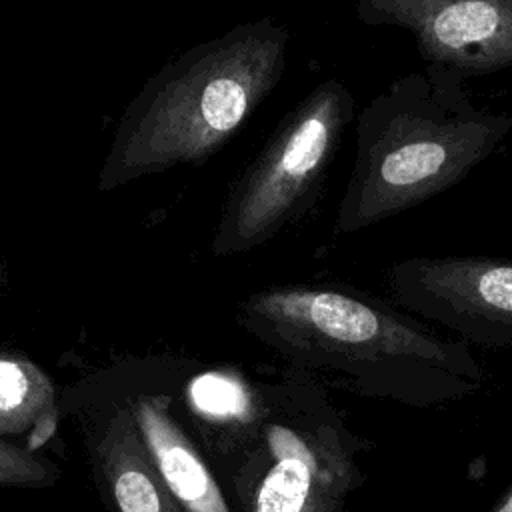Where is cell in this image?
Here are the masks:
<instances>
[{"label":"cell","instance_id":"obj_10","mask_svg":"<svg viewBox=\"0 0 512 512\" xmlns=\"http://www.w3.org/2000/svg\"><path fill=\"white\" fill-rule=\"evenodd\" d=\"M56 426V388L48 374L24 354L0 350V438L26 436V448L36 452Z\"/></svg>","mask_w":512,"mask_h":512},{"label":"cell","instance_id":"obj_6","mask_svg":"<svg viewBox=\"0 0 512 512\" xmlns=\"http://www.w3.org/2000/svg\"><path fill=\"white\" fill-rule=\"evenodd\" d=\"M404 312L464 344L512 346V256H410L386 270Z\"/></svg>","mask_w":512,"mask_h":512},{"label":"cell","instance_id":"obj_2","mask_svg":"<svg viewBox=\"0 0 512 512\" xmlns=\"http://www.w3.org/2000/svg\"><path fill=\"white\" fill-rule=\"evenodd\" d=\"M464 76L438 64L394 78L356 116V154L336 230L352 234L464 180L512 132V114L478 108Z\"/></svg>","mask_w":512,"mask_h":512},{"label":"cell","instance_id":"obj_3","mask_svg":"<svg viewBox=\"0 0 512 512\" xmlns=\"http://www.w3.org/2000/svg\"><path fill=\"white\" fill-rule=\"evenodd\" d=\"M290 34L272 20L236 26L198 44L154 74L126 106L98 190L218 152L278 84Z\"/></svg>","mask_w":512,"mask_h":512},{"label":"cell","instance_id":"obj_8","mask_svg":"<svg viewBox=\"0 0 512 512\" xmlns=\"http://www.w3.org/2000/svg\"><path fill=\"white\" fill-rule=\"evenodd\" d=\"M84 442L104 512H184L150 458L130 402L96 418Z\"/></svg>","mask_w":512,"mask_h":512},{"label":"cell","instance_id":"obj_9","mask_svg":"<svg viewBox=\"0 0 512 512\" xmlns=\"http://www.w3.org/2000/svg\"><path fill=\"white\" fill-rule=\"evenodd\" d=\"M130 408L164 486L184 512H234L214 470L174 418L170 398L140 394Z\"/></svg>","mask_w":512,"mask_h":512},{"label":"cell","instance_id":"obj_7","mask_svg":"<svg viewBox=\"0 0 512 512\" xmlns=\"http://www.w3.org/2000/svg\"><path fill=\"white\" fill-rule=\"evenodd\" d=\"M356 18L408 32L426 64L464 78L512 68V0H360Z\"/></svg>","mask_w":512,"mask_h":512},{"label":"cell","instance_id":"obj_1","mask_svg":"<svg viewBox=\"0 0 512 512\" xmlns=\"http://www.w3.org/2000/svg\"><path fill=\"white\" fill-rule=\"evenodd\" d=\"M242 322L292 364L366 398L428 408L474 394L486 378L468 344L358 288L260 290L242 304Z\"/></svg>","mask_w":512,"mask_h":512},{"label":"cell","instance_id":"obj_11","mask_svg":"<svg viewBox=\"0 0 512 512\" xmlns=\"http://www.w3.org/2000/svg\"><path fill=\"white\" fill-rule=\"evenodd\" d=\"M58 480L60 468L44 454L0 438L2 488H52Z\"/></svg>","mask_w":512,"mask_h":512},{"label":"cell","instance_id":"obj_5","mask_svg":"<svg viewBox=\"0 0 512 512\" xmlns=\"http://www.w3.org/2000/svg\"><path fill=\"white\" fill-rule=\"evenodd\" d=\"M352 118L354 98L340 80L318 84L290 110L232 186L212 252L230 256L252 250L306 212Z\"/></svg>","mask_w":512,"mask_h":512},{"label":"cell","instance_id":"obj_4","mask_svg":"<svg viewBox=\"0 0 512 512\" xmlns=\"http://www.w3.org/2000/svg\"><path fill=\"white\" fill-rule=\"evenodd\" d=\"M366 442L318 394L266 406L258 442L224 478L234 512H344Z\"/></svg>","mask_w":512,"mask_h":512},{"label":"cell","instance_id":"obj_12","mask_svg":"<svg viewBox=\"0 0 512 512\" xmlns=\"http://www.w3.org/2000/svg\"><path fill=\"white\" fill-rule=\"evenodd\" d=\"M488 512H512V484L508 490L494 502V506Z\"/></svg>","mask_w":512,"mask_h":512}]
</instances>
